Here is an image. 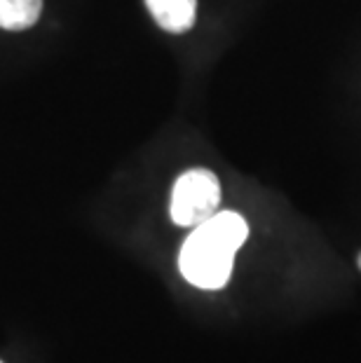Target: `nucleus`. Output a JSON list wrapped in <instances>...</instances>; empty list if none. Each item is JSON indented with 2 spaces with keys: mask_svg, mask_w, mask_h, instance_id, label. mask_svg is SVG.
<instances>
[{
  "mask_svg": "<svg viewBox=\"0 0 361 363\" xmlns=\"http://www.w3.org/2000/svg\"><path fill=\"white\" fill-rule=\"evenodd\" d=\"M247 237L249 225L240 213L216 211L209 220L195 225L183 242L179 256L181 274L197 289H223L233 274L235 253Z\"/></svg>",
  "mask_w": 361,
  "mask_h": 363,
  "instance_id": "1",
  "label": "nucleus"
},
{
  "mask_svg": "<svg viewBox=\"0 0 361 363\" xmlns=\"http://www.w3.org/2000/svg\"><path fill=\"white\" fill-rule=\"evenodd\" d=\"M221 183L209 169H190L174 183L169 213L181 228H195L218 211Z\"/></svg>",
  "mask_w": 361,
  "mask_h": 363,
  "instance_id": "2",
  "label": "nucleus"
},
{
  "mask_svg": "<svg viewBox=\"0 0 361 363\" xmlns=\"http://www.w3.org/2000/svg\"><path fill=\"white\" fill-rule=\"evenodd\" d=\"M145 7L167 33H186L195 24L197 0H145Z\"/></svg>",
  "mask_w": 361,
  "mask_h": 363,
  "instance_id": "3",
  "label": "nucleus"
},
{
  "mask_svg": "<svg viewBox=\"0 0 361 363\" xmlns=\"http://www.w3.org/2000/svg\"><path fill=\"white\" fill-rule=\"evenodd\" d=\"M43 0H0V28L26 30L40 19Z\"/></svg>",
  "mask_w": 361,
  "mask_h": 363,
  "instance_id": "4",
  "label": "nucleus"
},
{
  "mask_svg": "<svg viewBox=\"0 0 361 363\" xmlns=\"http://www.w3.org/2000/svg\"><path fill=\"white\" fill-rule=\"evenodd\" d=\"M357 265H359V269H361V253H359V258H357Z\"/></svg>",
  "mask_w": 361,
  "mask_h": 363,
  "instance_id": "5",
  "label": "nucleus"
}]
</instances>
